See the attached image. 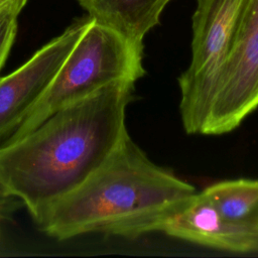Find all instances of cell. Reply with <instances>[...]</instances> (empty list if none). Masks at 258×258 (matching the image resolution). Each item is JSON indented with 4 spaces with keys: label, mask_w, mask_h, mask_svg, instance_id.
Returning a JSON list of instances; mask_svg holds the SVG:
<instances>
[{
    "label": "cell",
    "mask_w": 258,
    "mask_h": 258,
    "mask_svg": "<svg viewBox=\"0 0 258 258\" xmlns=\"http://www.w3.org/2000/svg\"><path fill=\"white\" fill-rule=\"evenodd\" d=\"M135 83H114L50 115L0 147V181L35 222L97 171L128 135Z\"/></svg>",
    "instance_id": "cell-1"
},
{
    "label": "cell",
    "mask_w": 258,
    "mask_h": 258,
    "mask_svg": "<svg viewBox=\"0 0 258 258\" xmlns=\"http://www.w3.org/2000/svg\"><path fill=\"white\" fill-rule=\"evenodd\" d=\"M196 192L154 163L128 134L97 171L49 206L36 224L57 240L89 233L133 239L159 232Z\"/></svg>",
    "instance_id": "cell-2"
},
{
    "label": "cell",
    "mask_w": 258,
    "mask_h": 258,
    "mask_svg": "<svg viewBox=\"0 0 258 258\" xmlns=\"http://www.w3.org/2000/svg\"><path fill=\"white\" fill-rule=\"evenodd\" d=\"M145 73L143 44L93 18L45 93L0 147L22 138L56 111L114 83H136Z\"/></svg>",
    "instance_id": "cell-3"
},
{
    "label": "cell",
    "mask_w": 258,
    "mask_h": 258,
    "mask_svg": "<svg viewBox=\"0 0 258 258\" xmlns=\"http://www.w3.org/2000/svg\"><path fill=\"white\" fill-rule=\"evenodd\" d=\"M247 0H197L191 60L179 76V111L184 130L202 134L221 70Z\"/></svg>",
    "instance_id": "cell-4"
},
{
    "label": "cell",
    "mask_w": 258,
    "mask_h": 258,
    "mask_svg": "<svg viewBox=\"0 0 258 258\" xmlns=\"http://www.w3.org/2000/svg\"><path fill=\"white\" fill-rule=\"evenodd\" d=\"M258 108V0H247L221 70L202 134L236 129Z\"/></svg>",
    "instance_id": "cell-5"
},
{
    "label": "cell",
    "mask_w": 258,
    "mask_h": 258,
    "mask_svg": "<svg viewBox=\"0 0 258 258\" xmlns=\"http://www.w3.org/2000/svg\"><path fill=\"white\" fill-rule=\"evenodd\" d=\"M92 17L77 20L18 69L0 78V145L19 126L52 82Z\"/></svg>",
    "instance_id": "cell-6"
},
{
    "label": "cell",
    "mask_w": 258,
    "mask_h": 258,
    "mask_svg": "<svg viewBox=\"0 0 258 258\" xmlns=\"http://www.w3.org/2000/svg\"><path fill=\"white\" fill-rule=\"evenodd\" d=\"M159 232L219 250L258 251V231L226 220L203 190L170 215Z\"/></svg>",
    "instance_id": "cell-7"
},
{
    "label": "cell",
    "mask_w": 258,
    "mask_h": 258,
    "mask_svg": "<svg viewBox=\"0 0 258 258\" xmlns=\"http://www.w3.org/2000/svg\"><path fill=\"white\" fill-rule=\"evenodd\" d=\"M170 0H78L96 21L128 39L143 44L145 35L159 23Z\"/></svg>",
    "instance_id": "cell-8"
},
{
    "label": "cell",
    "mask_w": 258,
    "mask_h": 258,
    "mask_svg": "<svg viewBox=\"0 0 258 258\" xmlns=\"http://www.w3.org/2000/svg\"><path fill=\"white\" fill-rule=\"evenodd\" d=\"M229 222L258 231V179H231L204 190Z\"/></svg>",
    "instance_id": "cell-9"
},
{
    "label": "cell",
    "mask_w": 258,
    "mask_h": 258,
    "mask_svg": "<svg viewBox=\"0 0 258 258\" xmlns=\"http://www.w3.org/2000/svg\"><path fill=\"white\" fill-rule=\"evenodd\" d=\"M17 31V16L0 12V71L14 42Z\"/></svg>",
    "instance_id": "cell-10"
},
{
    "label": "cell",
    "mask_w": 258,
    "mask_h": 258,
    "mask_svg": "<svg viewBox=\"0 0 258 258\" xmlns=\"http://www.w3.org/2000/svg\"><path fill=\"white\" fill-rule=\"evenodd\" d=\"M22 206V203L0 181V220L8 219L17 209Z\"/></svg>",
    "instance_id": "cell-11"
},
{
    "label": "cell",
    "mask_w": 258,
    "mask_h": 258,
    "mask_svg": "<svg viewBox=\"0 0 258 258\" xmlns=\"http://www.w3.org/2000/svg\"><path fill=\"white\" fill-rule=\"evenodd\" d=\"M27 0H0V12L18 15L25 6Z\"/></svg>",
    "instance_id": "cell-12"
}]
</instances>
